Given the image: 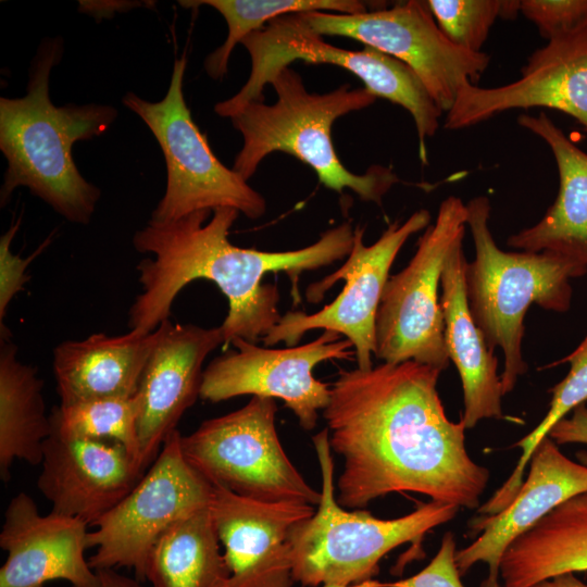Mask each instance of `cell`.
<instances>
[{
    "label": "cell",
    "mask_w": 587,
    "mask_h": 587,
    "mask_svg": "<svg viewBox=\"0 0 587 587\" xmlns=\"http://www.w3.org/2000/svg\"><path fill=\"white\" fill-rule=\"evenodd\" d=\"M179 4L186 8L212 7L226 21V40L204 60V70L214 79H221L227 74L235 46L274 18L314 11L341 14L367 12L366 2L359 0H190L179 1Z\"/></svg>",
    "instance_id": "4316f807"
},
{
    "label": "cell",
    "mask_w": 587,
    "mask_h": 587,
    "mask_svg": "<svg viewBox=\"0 0 587 587\" xmlns=\"http://www.w3.org/2000/svg\"><path fill=\"white\" fill-rule=\"evenodd\" d=\"M520 12L547 40L587 24V0H521Z\"/></svg>",
    "instance_id": "4dcf8cb0"
},
{
    "label": "cell",
    "mask_w": 587,
    "mask_h": 587,
    "mask_svg": "<svg viewBox=\"0 0 587 587\" xmlns=\"http://www.w3.org/2000/svg\"><path fill=\"white\" fill-rule=\"evenodd\" d=\"M239 212L233 208L201 210L178 220L148 224L133 237L136 251L151 253L137 265L141 292L128 312L129 330L149 334L168 320L180 290L195 279L216 284L228 300L221 325L225 344L242 338L255 344L282 319L276 285L262 283L267 273L284 272L298 299V280L347 258L353 245L352 225L344 222L324 232L312 245L268 252L234 246L228 233Z\"/></svg>",
    "instance_id": "7a4b0ae2"
},
{
    "label": "cell",
    "mask_w": 587,
    "mask_h": 587,
    "mask_svg": "<svg viewBox=\"0 0 587 587\" xmlns=\"http://www.w3.org/2000/svg\"><path fill=\"white\" fill-rule=\"evenodd\" d=\"M322 476L317 510L289 532L292 578L303 586L351 587L372 580L384 555L407 542H420L451 521L459 507L430 500L390 520L367 511H347L335 497L334 462L327 428L313 436Z\"/></svg>",
    "instance_id": "8992f818"
},
{
    "label": "cell",
    "mask_w": 587,
    "mask_h": 587,
    "mask_svg": "<svg viewBox=\"0 0 587 587\" xmlns=\"http://www.w3.org/2000/svg\"><path fill=\"white\" fill-rule=\"evenodd\" d=\"M277 100L248 103L230 121L243 138L233 170L245 180L255 173L262 160L273 152L294 155L314 170L327 188L354 191L362 200L382 204L384 195L399 182L391 168L373 165L360 175L350 172L338 158L332 140V126L342 115L363 110L376 100L367 89L344 84L325 92H309L302 77L290 66L268 82Z\"/></svg>",
    "instance_id": "277c9868"
},
{
    "label": "cell",
    "mask_w": 587,
    "mask_h": 587,
    "mask_svg": "<svg viewBox=\"0 0 587 587\" xmlns=\"http://www.w3.org/2000/svg\"><path fill=\"white\" fill-rule=\"evenodd\" d=\"M230 344L236 350L215 358L203 371L200 398L211 402L242 395L280 399L307 430L315 427L319 410L330 398L329 386L313 376L314 366L354 353L352 344L334 330L285 349L259 347L239 337Z\"/></svg>",
    "instance_id": "5bb4252c"
},
{
    "label": "cell",
    "mask_w": 587,
    "mask_h": 587,
    "mask_svg": "<svg viewBox=\"0 0 587 587\" xmlns=\"http://www.w3.org/2000/svg\"><path fill=\"white\" fill-rule=\"evenodd\" d=\"M490 202L486 196L466 204L475 249L465 265V292L473 321L488 348H500L504 355L500 374L503 396L511 392L520 375L527 371L523 359L524 317L529 305L566 312L571 307L572 278L584 276L587 267L551 251L507 252L489 229Z\"/></svg>",
    "instance_id": "5b68a950"
},
{
    "label": "cell",
    "mask_w": 587,
    "mask_h": 587,
    "mask_svg": "<svg viewBox=\"0 0 587 587\" xmlns=\"http://www.w3.org/2000/svg\"><path fill=\"white\" fill-rule=\"evenodd\" d=\"M210 505L171 525L153 545L146 580L152 587H228Z\"/></svg>",
    "instance_id": "484cf974"
},
{
    "label": "cell",
    "mask_w": 587,
    "mask_h": 587,
    "mask_svg": "<svg viewBox=\"0 0 587 587\" xmlns=\"http://www.w3.org/2000/svg\"><path fill=\"white\" fill-rule=\"evenodd\" d=\"M533 587H587L575 573H564L552 578L540 582Z\"/></svg>",
    "instance_id": "d590c367"
},
{
    "label": "cell",
    "mask_w": 587,
    "mask_h": 587,
    "mask_svg": "<svg viewBox=\"0 0 587 587\" xmlns=\"http://www.w3.org/2000/svg\"><path fill=\"white\" fill-rule=\"evenodd\" d=\"M429 10L450 42L471 52H482L498 17L515 18L520 0H428Z\"/></svg>",
    "instance_id": "f546056e"
},
{
    "label": "cell",
    "mask_w": 587,
    "mask_h": 587,
    "mask_svg": "<svg viewBox=\"0 0 587 587\" xmlns=\"http://www.w3.org/2000/svg\"><path fill=\"white\" fill-rule=\"evenodd\" d=\"M275 399L253 396L242 408L204 421L182 436L187 462L213 486L263 502L317 505L309 485L283 449Z\"/></svg>",
    "instance_id": "9c48e42d"
},
{
    "label": "cell",
    "mask_w": 587,
    "mask_h": 587,
    "mask_svg": "<svg viewBox=\"0 0 587 587\" xmlns=\"http://www.w3.org/2000/svg\"><path fill=\"white\" fill-rule=\"evenodd\" d=\"M87 524L51 512L41 515L34 499L22 491L4 512L0 547L7 560L0 569V587H43L63 579L87 587L96 572L85 559Z\"/></svg>",
    "instance_id": "d6986e66"
},
{
    "label": "cell",
    "mask_w": 587,
    "mask_h": 587,
    "mask_svg": "<svg viewBox=\"0 0 587 587\" xmlns=\"http://www.w3.org/2000/svg\"><path fill=\"white\" fill-rule=\"evenodd\" d=\"M441 371L413 360L341 371L323 416L344 460L337 501L363 508L411 491L478 509L489 471L465 448V425L448 419L437 391Z\"/></svg>",
    "instance_id": "6da1fadb"
},
{
    "label": "cell",
    "mask_w": 587,
    "mask_h": 587,
    "mask_svg": "<svg viewBox=\"0 0 587 587\" xmlns=\"http://www.w3.org/2000/svg\"><path fill=\"white\" fill-rule=\"evenodd\" d=\"M140 413V400L135 395L60 404L49 416L51 425L63 433L122 445L143 471L138 436Z\"/></svg>",
    "instance_id": "f1b7e54d"
},
{
    "label": "cell",
    "mask_w": 587,
    "mask_h": 587,
    "mask_svg": "<svg viewBox=\"0 0 587 587\" xmlns=\"http://www.w3.org/2000/svg\"><path fill=\"white\" fill-rule=\"evenodd\" d=\"M175 429L136 486L88 532V559L96 570L127 567L146 580L149 553L158 538L175 522L209 507L213 485L195 470L182 450Z\"/></svg>",
    "instance_id": "8fae6325"
},
{
    "label": "cell",
    "mask_w": 587,
    "mask_h": 587,
    "mask_svg": "<svg viewBox=\"0 0 587 587\" xmlns=\"http://www.w3.org/2000/svg\"><path fill=\"white\" fill-rule=\"evenodd\" d=\"M528 464V475L512 502L497 514L473 519L470 528L482 534L455 553L460 575L478 562L488 565L482 587H500V561L515 538L562 502L587 491V466L563 454L549 436L536 447Z\"/></svg>",
    "instance_id": "ffe728a7"
},
{
    "label": "cell",
    "mask_w": 587,
    "mask_h": 587,
    "mask_svg": "<svg viewBox=\"0 0 587 587\" xmlns=\"http://www.w3.org/2000/svg\"><path fill=\"white\" fill-rule=\"evenodd\" d=\"M454 535L447 532L440 548L429 564L417 574L392 583L374 580L373 587H464L455 562Z\"/></svg>",
    "instance_id": "1f68e13d"
},
{
    "label": "cell",
    "mask_w": 587,
    "mask_h": 587,
    "mask_svg": "<svg viewBox=\"0 0 587 587\" xmlns=\"http://www.w3.org/2000/svg\"><path fill=\"white\" fill-rule=\"evenodd\" d=\"M21 225V218L12 223L8 232L0 239V326L12 298L23 289L27 279L25 271L37 250L32 257L23 259L11 252L12 240Z\"/></svg>",
    "instance_id": "d6a6232c"
},
{
    "label": "cell",
    "mask_w": 587,
    "mask_h": 587,
    "mask_svg": "<svg viewBox=\"0 0 587 587\" xmlns=\"http://www.w3.org/2000/svg\"><path fill=\"white\" fill-rule=\"evenodd\" d=\"M463 238L454 242L447 255L440 278V305L448 357L462 382L464 412L461 420L465 428H472L484 419H503L504 415L498 359L488 348L467 304Z\"/></svg>",
    "instance_id": "7402d4cb"
},
{
    "label": "cell",
    "mask_w": 587,
    "mask_h": 587,
    "mask_svg": "<svg viewBox=\"0 0 587 587\" xmlns=\"http://www.w3.org/2000/svg\"><path fill=\"white\" fill-rule=\"evenodd\" d=\"M521 127L550 148L559 173V192L542 218L508 238L511 248L551 251L587 267V153L572 142L547 116L521 114Z\"/></svg>",
    "instance_id": "603a6c76"
},
{
    "label": "cell",
    "mask_w": 587,
    "mask_h": 587,
    "mask_svg": "<svg viewBox=\"0 0 587 587\" xmlns=\"http://www.w3.org/2000/svg\"><path fill=\"white\" fill-rule=\"evenodd\" d=\"M186 67L185 55L175 59L162 100L151 102L134 92L122 100L149 127L165 159L166 189L150 221L166 223L216 208H233L249 218H259L266 211L265 199L215 157L192 120L183 91Z\"/></svg>",
    "instance_id": "ba28073f"
},
{
    "label": "cell",
    "mask_w": 587,
    "mask_h": 587,
    "mask_svg": "<svg viewBox=\"0 0 587 587\" xmlns=\"http://www.w3.org/2000/svg\"><path fill=\"white\" fill-rule=\"evenodd\" d=\"M587 572V491L562 502L505 549L503 587H533L564 573Z\"/></svg>",
    "instance_id": "cb8c5ba5"
},
{
    "label": "cell",
    "mask_w": 587,
    "mask_h": 587,
    "mask_svg": "<svg viewBox=\"0 0 587 587\" xmlns=\"http://www.w3.org/2000/svg\"><path fill=\"white\" fill-rule=\"evenodd\" d=\"M240 43L251 59L250 75L237 93L214 105L217 115L232 118L248 103L263 101V89L270 79L297 60L333 64L359 77L376 98L409 111L415 124L420 159L427 163L426 140L436 134L442 111L403 62L371 47L358 51L336 47L310 29L300 13L270 21Z\"/></svg>",
    "instance_id": "52a82bcc"
},
{
    "label": "cell",
    "mask_w": 587,
    "mask_h": 587,
    "mask_svg": "<svg viewBox=\"0 0 587 587\" xmlns=\"http://www.w3.org/2000/svg\"><path fill=\"white\" fill-rule=\"evenodd\" d=\"M300 14L308 27L321 36L348 37L407 64L446 113L462 83L476 85L489 64L487 53L471 52L449 41L427 1L409 0L359 14Z\"/></svg>",
    "instance_id": "4fadbf2b"
},
{
    "label": "cell",
    "mask_w": 587,
    "mask_h": 587,
    "mask_svg": "<svg viewBox=\"0 0 587 587\" xmlns=\"http://www.w3.org/2000/svg\"><path fill=\"white\" fill-rule=\"evenodd\" d=\"M159 337L158 327L149 334L98 333L59 344L53 373L61 404L135 396Z\"/></svg>",
    "instance_id": "44dd1931"
},
{
    "label": "cell",
    "mask_w": 587,
    "mask_h": 587,
    "mask_svg": "<svg viewBox=\"0 0 587 587\" xmlns=\"http://www.w3.org/2000/svg\"><path fill=\"white\" fill-rule=\"evenodd\" d=\"M466 220L462 199L447 197L434 224L419 238L409 264L388 278L376 314L377 359L387 363L413 360L441 372L448 367L438 286L448 253L464 237Z\"/></svg>",
    "instance_id": "30bf717a"
},
{
    "label": "cell",
    "mask_w": 587,
    "mask_h": 587,
    "mask_svg": "<svg viewBox=\"0 0 587 587\" xmlns=\"http://www.w3.org/2000/svg\"><path fill=\"white\" fill-rule=\"evenodd\" d=\"M530 108L564 112L587 132V24L536 49L512 83L483 88L463 82L444 127L463 129L509 110Z\"/></svg>",
    "instance_id": "9a60e30c"
},
{
    "label": "cell",
    "mask_w": 587,
    "mask_h": 587,
    "mask_svg": "<svg viewBox=\"0 0 587 587\" xmlns=\"http://www.w3.org/2000/svg\"><path fill=\"white\" fill-rule=\"evenodd\" d=\"M564 362L570 364V371L559 384L549 390L552 394V399L547 414L528 435L513 445L522 450L517 464L503 485L485 503L479 505L477 509L479 514H497L512 502L522 487L525 469L536 447L549 435L558 422L587 400V334L567 357L546 367Z\"/></svg>",
    "instance_id": "83f0119b"
},
{
    "label": "cell",
    "mask_w": 587,
    "mask_h": 587,
    "mask_svg": "<svg viewBox=\"0 0 587 587\" xmlns=\"http://www.w3.org/2000/svg\"><path fill=\"white\" fill-rule=\"evenodd\" d=\"M227 569L228 587H291L292 526L311 516L313 505L263 502L213 486L210 503Z\"/></svg>",
    "instance_id": "e0dca14e"
},
{
    "label": "cell",
    "mask_w": 587,
    "mask_h": 587,
    "mask_svg": "<svg viewBox=\"0 0 587 587\" xmlns=\"http://www.w3.org/2000/svg\"><path fill=\"white\" fill-rule=\"evenodd\" d=\"M0 344V477L8 482L15 459L32 465L42 462L51 423L37 370L17 359V348L7 334Z\"/></svg>",
    "instance_id": "d4e9b609"
},
{
    "label": "cell",
    "mask_w": 587,
    "mask_h": 587,
    "mask_svg": "<svg viewBox=\"0 0 587 587\" xmlns=\"http://www.w3.org/2000/svg\"><path fill=\"white\" fill-rule=\"evenodd\" d=\"M95 572L96 579L87 587H143L138 579L122 575L115 569H102Z\"/></svg>",
    "instance_id": "e575fe53"
},
{
    "label": "cell",
    "mask_w": 587,
    "mask_h": 587,
    "mask_svg": "<svg viewBox=\"0 0 587 587\" xmlns=\"http://www.w3.org/2000/svg\"><path fill=\"white\" fill-rule=\"evenodd\" d=\"M160 337L143 370L138 390L141 466L146 472L183 414L200 397L202 364L208 354L225 344L221 326L193 324L159 326Z\"/></svg>",
    "instance_id": "ac0fdd59"
},
{
    "label": "cell",
    "mask_w": 587,
    "mask_h": 587,
    "mask_svg": "<svg viewBox=\"0 0 587 587\" xmlns=\"http://www.w3.org/2000/svg\"><path fill=\"white\" fill-rule=\"evenodd\" d=\"M429 222L430 213L419 210L401 224L398 221L390 223L371 246L363 241L364 228L357 226L345 264L305 290L307 300L316 303L336 282L344 279V288L337 298L313 314L287 312L262 338L263 344L273 346L284 341L294 347L309 330H334L354 347L358 367L372 369V354L376 351V314L390 267L404 242L416 232L427 228Z\"/></svg>",
    "instance_id": "7c38bea8"
},
{
    "label": "cell",
    "mask_w": 587,
    "mask_h": 587,
    "mask_svg": "<svg viewBox=\"0 0 587 587\" xmlns=\"http://www.w3.org/2000/svg\"><path fill=\"white\" fill-rule=\"evenodd\" d=\"M557 445L584 444L587 445V407L583 403L572 411L571 417L558 422L548 435ZM579 463L587 466V452L576 454Z\"/></svg>",
    "instance_id": "836d02e7"
},
{
    "label": "cell",
    "mask_w": 587,
    "mask_h": 587,
    "mask_svg": "<svg viewBox=\"0 0 587 587\" xmlns=\"http://www.w3.org/2000/svg\"><path fill=\"white\" fill-rule=\"evenodd\" d=\"M63 52L62 38L42 39L30 63L26 95L0 98V150L8 161L0 204L4 207L17 187H26L68 222L85 225L101 191L79 173L72 149L76 141L107 132L118 112L107 104L52 103L50 74Z\"/></svg>",
    "instance_id": "3957f363"
},
{
    "label": "cell",
    "mask_w": 587,
    "mask_h": 587,
    "mask_svg": "<svg viewBox=\"0 0 587 587\" xmlns=\"http://www.w3.org/2000/svg\"><path fill=\"white\" fill-rule=\"evenodd\" d=\"M37 486L53 513L93 525L146 472L120 444L73 436L51 425Z\"/></svg>",
    "instance_id": "2e32d148"
}]
</instances>
